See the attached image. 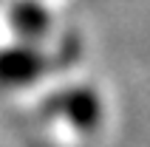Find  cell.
<instances>
[{
	"instance_id": "2",
	"label": "cell",
	"mask_w": 150,
	"mask_h": 147,
	"mask_svg": "<svg viewBox=\"0 0 150 147\" xmlns=\"http://www.w3.org/2000/svg\"><path fill=\"white\" fill-rule=\"evenodd\" d=\"M42 113L51 116V119L68 122L79 133H91L102 122V102L93 93V88H88V85H68V88L45 96Z\"/></svg>"
},
{
	"instance_id": "1",
	"label": "cell",
	"mask_w": 150,
	"mask_h": 147,
	"mask_svg": "<svg viewBox=\"0 0 150 147\" xmlns=\"http://www.w3.org/2000/svg\"><path fill=\"white\" fill-rule=\"evenodd\" d=\"M79 51H82V45L76 37H65L59 51H54V54H45L34 42L0 48V88L34 85L48 71H59V68H68L71 62H76Z\"/></svg>"
},
{
	"instance_id": "3",
	"label": "cell",
	"mask_w": 150,
	"mask_h": 147,
	"mask_svg": "<svg viewBox=\"0 0 150 147\" xmlns=\"http://www.w3.org/2000/svg\"><path fill=\"white\" fill-rule=\"evenodd\" d=\"M8 23L25 42H40L51 28L48 11L37 0H14L8 8Z\"/></svg>"
}]
</instances>
